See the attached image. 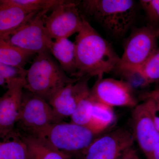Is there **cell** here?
Instances as JSON below:
<instances>
[{
	"label": "cell",
	"mask_w": 159,
	"mask_h": 159,
	"mask_svg": "<svg viewBox=\"0 0 159 159\" xmlns=\"http://www.w3.org/2000/svg\"><path fill=\"white\" fill-rule=\"evenodd\" d=\"M115 120L113 107L94 100L89 129L99 135L111 126Z\"/></svg>",
	"instance_id": "obj_18"
},
{
	"label": "cell",
	"mask_w": 159,
	"mask_h": 159,
	"mask_svg": "<svg viewBox=\"0 0 159 159\" xmlns=\"http://www.w3.org/2000/svg\"><path fill=\"white\" fill-rule=\"evenodd\" d=\"M118 159H140L136 150L133 146L125 151Z\"/></svg>",
	"instance_id": "obj_27"
},
{
	"label": "cell",
	"mask_w": 159,
	"mask_h": 159,
	"mask_svg": "<svg viewBox=\"0 0 159 159\" xmlns=\"http://www.w3.org/2000/svg\"><path fill=\"white\" fill-rule=\"evenodd\" d=\"M158 34L159 35V29H158Z\"/></svg>",
	"instance_id": "obj_29"
},
{
	"label": "cell",
	"mask_w": 159,
	"mask_h": 159,
	"mask_svg": "<svg viewBox=\"0 0 159 159\" xmlns=\"http://www.w3.org/2000/svg\"><path fill=\"white\" fill-rule=\"evenodd\" d=\"M99 135L85 126L70 122L54 123L32 135L51 145L68 159L82 153Z\"/></svg>",
	"instance_id": "obj_4"
},
{
	"label": "cell",
	"mask_w": 159,
	"mask_h": 159,
	"mask_svg": "<svg viewBox=\"0 0 159 159\" xmlns=\"http://www.w3.org/2000/svg\"><path fill=\"white\" fill-rule=\"evenodd\" d=\"M28 70L6 65L0 63V84L8 89L12 83L19 80H26Z\"/></svg>",
	"instance_id": "obj_23"
},
{
	"label": "cell",
	"mask_w": 159,
	"mask_h": 159,
	"mask_svg": "<svg viewBox=\"0 0 159 159\" xmlns=\"http://www.w3.org/2000/svg\"><path fill=\"white\" fill-rule=\"evenodd\" d=\"M131 126L134 140L148 159L159 142V133L154 123L148 99L134 107Z\"/></svg>",
	"instance_id": "obj_11"
},
{
	"label": "cell",
	"mask_w": 159,
	"mask_h": 159,
	"mask_svg": "<svg viewBox=\"0 0 159 159\" xmlns=\"http://www.w3.org/2000/svg\"><path fill=\"white\" fill-rule=\"evenodd\" d=\"M50 53L37 54L27 71L25 89L49 102L61 89L80 78H72Z\"/></svg>",
	"instance_id": "obj_3"
},
{
	"label": "cell",
	"mask_w": 159,
	"mask_h": 159,
	"mask_svg": "<svg viewBox=\"0 0 159 159\" xmlns=\"http://www.w3.org/2000/svg\"><path fill=\"white\" fill-rule=\"evenodd\" d=\"M148 159H159V142L156 145Z\"/></svg>",
	"instance_id": "obj_28"
},
{
	"label": "cell",
	"mask_w": 159,
	"mask_h": 159,
	"mask_svg": "<svg viewBox=\"0 0 159 159\" xmlns=\"http://www.w3.org/2000/svg\"><path fill=\"white\" fill-rule=\"evenodd\" d=\"M149 101L151 112L155 125L156 128L159 133V110L157 108L154 102L151 99H147Z\"/></svg>",
	"instance_id": "obj_26"
},
{
	"label": "cell",
	"mask_w": 159,
	"mask_h": 159,
	"mask_svg": "<svg viewBox=\"0 0 159 159\" xmlns=\"http://www.w3.org/2000/svg\"><path fill=\"white\" fill-rule=\"evenodd\" d=\"M74 43L77 58L76 78H100L104 74L118 70L120 57L111 44L85 19Z\"/></svg>",
	"instance_id": "obj_1"
},
{
	"label": "cell",
	"mask_w": 159,
	"mask_h": 159,
	"mask_svg": "<svg viewBox=\"0 0 159 159\" xmlns=\"http://www.w3.org/2000/svg\"><path fill=\"white\" fill-rule=\"evenodd\" d=\"M79 2L66 0L46 15V28L54 40L68 39L82 29L85 18L78 7Z\"/></svg>",
	"instance_id": "obj_8"
},
{
	"label": "cell",
	"mask_w": 159,
	"mask_h": 159,
	"mask_svg": "<svg viewBox=\"0 0 159 159\" xmlns=\"http://www.w3.org/2000/svg\"><path fill=\"white\" fill-rule=\"evenodd\" d=\"M78 7L85 19L93 20L119 38L125 35L135 17V2L132 0H84Z\"/></svg>",
	"instance_id": "obj_2"
},
{
	"label": "cell",
	"mask_w": 159,
	"mask_h": 159,
	"mask_svg": "<svg viewBox=\"0 0 159 159\" xmlns=\"http://www.w3.org/2000/svg\"><path fill=\"white\" fill-rule=\"evenodd\" d=\"M134 142L131 132L118 128L98 136L82 153L74 159H118Z\"/></svg>",
	"instance_id": "obj_9"
},
{
	"label": "cell",
	"mask_w": 159,
	"mask_h": 159,
	"mask_svg": "<svg viewBox=\"0 0 159 159\" xmlns=\"http://www.w3.org/2000/svg\"><path fill=\"white\" fill-rule=\"evenodd\" d=\"M0 159H29L27 145L16 130L1 139Z\"/></svg>",
	"instance_id": "obj_19"
},
{
	"label": "cell",
	"mask_w": 159,
	"mask_h": 159,
	"mask_svg": "<svg viewBox=\"0 0 159 159\" xmlns=\"http://www.w3.org/2000/svg\"><path fill=\"white\" fill-rule=\"evenodd\" d=\"M51 53L66 74L72 78H76L77 58L75 43L68 39L54 40Z\"/></svg>",
	"instance_id": "obj_15"
},
{
	"label": "cell",
	"mask_w": 159,
	"mask_h": 159,
	"mask_svg": "<svg viewBox=\"0 0 159 159\" xmlns=\"http://www.w3.org/2000/svg\"><path fill=\"white\" fill-rule=\"evenodd\" d=\"M140 98L143 100L147 99H151L159 110V91L156 89L150 92H145L141 95Z\"/></svg>",
	"instance_id": "obj_25"
},
{
	"label": "cell",
	"mask_w": 159,
	"mask_h": 159,
	"mask_svg": "<svg viewBox=\"0 0 159 159\" xmlns=\"http://www.w3.org/2000/svg\"><path fill=\"white\" fill-rule=\"evenodd\" d=\"M158 30L152 26H143L133 30L124 43L118 70L124 75L138 74L158 48Z\"/></svg>",
	"instance_id": "obj_5"
},
{
	"label": "cell",
	"mask_w": 159,
	"mask_h": 159,
	"mask_svg": "<svg viewBox=\"0 0 159 159\" xmlns=\"http://www.w3.org/2000/svg\"><path fill=\"white\" fill-rule=\"evenodd\" d=\"M157 90L159 91V88L157 89Z\"/></svg>",
	"instance_id": "obj_30"
},
{
	"label": "cell",
	"mask_w": 159,
	"mask_h": 159,
	"mask_svg": "<svg viewBox=\"0 0 159 159\" xmlns=\"http://www.w3.org/2000/svg\"><path fill=\"white\" fill-rule=\"evenodd\" d=\"M140 5L151 24L159 23V0H141Z\"/></svg>",
	"instance_id": "obj_24"
},
{
	"label": "cell",
	"mask_w": 159,
	"mask_h": 159,
	"mask_svg": "<svg viewBox=\"0 0 159 159\" xmlns=\"http://www.w3.org/2000/svg\"><path fill=\"white\" fill-rule=\"evenodd\" d=\"M94 102L89 89L80 99L74 112L70 117L71 122L88 128Z\"/></svg>",
	"instance_id": "obj_20"
},
{
	"label": "cell",
	"mask_w": 159,
	"mask_h": 159,
	"mask_svg": "<svg viewBox=\"0 0 159 159\" xmlns=\"http://www.w3.org/2000/svg\"><path fill=\"white\" fill-rule=\"evenodd\" d=\"M39 11L0 1V40L6 41Z\"/></svg>",
	"instance_id": "obj_14"
},
{
	"label": "cell",
	"mask_w": 159,
	"mask_h": 159,
	"mask_svg": "<svg viewBox=\"0 0 159 159\" xmlns=\"http://www.w3.org/2000/svg\"><path fill=\"white\" fill-rule=\"evenodd\" d=\"M134 89L124 80L114 78H97L90 89L91 96L95 101L111 107H134L138 105Z\"/></svg>",
	"instance_id": "obj_10"
},
{
	"label": "cell",
	"mask_w": 159,
	"mask_h": 159,
	"mask_svg": "<svg viewBox=\"0 0 159 159\" xmlns=\"http://www.w3.org/2000/svg\"><path fill=\"white\" fill-rule=\"evenodd\" d=\"M25 90L16 124L20 134L32 135L48 125L62 122L48 101Z\"/></svg>",
	"instance_id": "obj_6"
},
{
	"label": "cell",
	"mask_w": 159,
	"mask_h": 159,
	"mask_svg": "<svg viewBox=\"0 0 159 159\" xmlns=\"http://www.w3.org/2000/svg\"><path fill=\"white\" fill-rule=\"evenodd\" d=\"M26 80L12 83L0 98V138H6L16 132Z\"/></svg>",
	"instance_id": "obj_12"
},
{
	"label": "cell",
	"mask_w": 159,
	"mask_h": 159,
	"mask_svg": "<svg viewBox=\"0 0 159 159\" xmlns=\"http://www.w3.org/2000/svg\"><path fill=\"white\" fill-rule=\"evenodd\" d=\"M36 55L25 50L0 40V63L25 69L26 65Z\"/></svg>",
	"instance_id": "obj_16"
},
{
	"label": "cell",
	"mask_w": 159,
	"mask_h": 159,
	"mask_svg": "<svg viewBox=\"0 0 159 159\" xmlns=\"http://www.w3.org/2000/svg\"><path fill=\"white\" fill-rule=\"evenodd\" d=\"M138 74L148 85L159 82V48L145 62Z\"/></svg>",
	"instance_id": "obj_21"
},
{
	"label": "cell",
	"mask_w": 159,
	"mask_h": 159,
	"mask_svg": "<svg viewBox=\"0 0 159 159\" xmlns=\"http://www.w3.org/2000/svg\"><path fill=\"white\" fill-rule=\"evenodd\" d=\"M50 10L41 11L6 40L9 43L37 55L51 53L54 40L45 25V17Z\"/></svg>",
	"instance_id": "obj_7"
},
{
	"label": "cell",
	"mask_w": 159,
	"mask_h": 159,
	"mask_svg": "<svg viewBox=\"0 0 159 159\" xmlns=\"http://www.w3.org/2000/svg\"><path fill=\"white\" fill-rule=\"evenodd\" d=\"M89 77L80 78L77 82L61 89L49 101L54 113L63 122L65 118L70 117L83 95L89 89Z\"/></svg>",
	"instance_id": "obj_13"
},
{
	"label": "cell",
	"mask_w": 159,
	"mask_h": 159,
	"mask_svg": "<svg viewBox=\"0 0 159 159\" xmlns=\"http://www.w3.org/2000/svg\"><path fill=\"white\" fill-rule=\"evenodd\" d=\"M20 134L27 145L29 159H68L41 139L29 135Z\"/></svg>",
	"instance_id": "obj_17"
},
{
	"label": "cell",
	"mask_w": 159,
	"mask_h": 159,
	"mask_svg": "<svg viewBox=\"0 0 159 159\" xmlns=\"http://www.w3.org/2000/svg\"><path fill=\"white\" fill-rule=\"evenodd\" d=\"M6 2L24 7L34 11L44 10L52 11L66 0H5Z\"/></svg>",
	"instance_id": "obj_22"
}]
</instances>
